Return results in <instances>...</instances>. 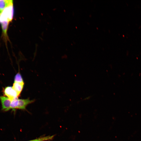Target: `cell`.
I'll return each mask as SVG.
<instances>
[{
    "instance_id": "1",
    "label": "cell",
    "mask_w": 141,
    "mask_h": 141,
    "mask_svg": "<svg viewBox=\"0 0 141 141\" xmlns=\"http://www.w3.org/2000/svg\"><path fill=\"white\" fill-rule=\"evenodd\" d=\"M14 14V7L12 4L5 8L0 14V23L4 21H11Z\"/></svg>"
},
{
    "instance_id": "2",
    "label": "cell",
    "mask_w": 141,
    "mask_h": 141,
    "mask_svg": "<svg viewBox=\"0 0 141 141\" xmlns=\"http://www.w3.org/2000/svg\"><path fill=\"white\" fill-rule=\"evenodd\" d=\"M3 92L4 96L8 97L11 101L20 96L11 86H8L4 88Z\"/></svg>"
},
{
    "instance_id": "3",
    "label": "cell",
    "mask_w": 141,
    "mask_h": 141,
    "mask_svg": "<svg viewBox=\"0 0 141 141\" xmlns=\"http://www.w3.org/2000/svg\"><path fill=\"white\" fill-rule=\"evenodd\" d=\"M0 100L2 104V110L7 111L10 109L11 101L9 98L4 96H0Z\"/></svg>"
},
{
    "instance_id": "4",
    "label": "cell",
    "mask_w": 141,
    "mask_h": 141,
    "mask_svg": "<svg viewBox=\"0 0 141 141\" xmlns=\"http://www.w3.org/2000/svg\"><path fill=\"white\" fill-rule=\"evenodd\" d=\"M34 101V100H31L29 98L19 99L17 109H25L26 107L28 104L33 103Z\"/></svg>"
},
{
    "instance_id": "5",
    "label": "cell",
    "mask_w": 141,
    "mask_h": 141,
    "mask_svg": "<svg viewBox=\"0 0 141 141\" xmlns=\"http://www.w3.org/2000/svg\"><path fill=\"white\" fill-rule=\"evenodd\" d=\"M9 22L8 21H4L1 23L2 30V36L4 40L6 42L8 39L7 30Z\"/></svg>"
},
{
    "instance_id": "6",
    "label": "cell",
    "mask_w": 141,
    "mask_h": 141,
    "mask_svg": "<svg viewBox=\"0 0 141 141\" xmlns=\"http://www.w3.org/2000/svg\"><path fill=\"white\" fill-rule=\"evenodd\" d=\"M12 4L11 0H0V14L5 8Z\"/></svg>"
},
{
    "instance_id": "7",
    "label": "cell",
    "mask_w": 141,
    "mask_h": 141,
    "mask_svg": "<svg viewBox=\"0 0 141 141\" xmlns=\"http://www.w3.org/2000/svg\"><path fill=\"white\" fill-rule=\"evenodd\" d=\"M24 84V83H21L14 82L12 87L20 95L23 88Z\"/></svg>"
},
{
    "instance_id": "8",
    "label": "cell",
    "mask_w": 141,
    "mask_h": 141,
    "mask_svg": "<svg viewBox=\"0 0 141 141\" xmlns=\"http://www.w3.org/2000/svg\"><path fill=\"white\" fill-rule=\"evenodd\" d=\"M54 137V135L43 136L33 140L28 141H46L52 140Z\"/></svg>"
},
{
    "instance_id": "9",
    "label": "cell",
    "mask_w": 141,
    "mask_h": 141,
    "mask_svg": "<svg viewBox=\"0 0 141 141\" xmlns=\"http://www.w3.org/2000/svg\"><path fill=\"white\" fill-rule=\"evenodd\" d=\"M19 99L18 97H17L11 101L10 107V109H12L13 111H15L17 109Z\"/></svg>"
},
{
    "instance_id": "10",
    "label": "cell",
    "mask_w": 141,
    "mask_h": 141,
    "mask_svg": "<svg viewBox=\"0 0 141 141\" xmlns=\"http://www.w3.org/2000/svg\"><path fill=\"white\" fill-rule=\"evenodd\" d=\"M14 82L24 83L22 77L19 73H18L15 75L14 78Z\"/></svg>"
}]
</instances>
